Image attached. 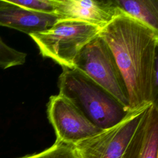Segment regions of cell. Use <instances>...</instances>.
Returning <instances> with one entry per match:
<instances>
[{"mask_svg":"<svg viewBox=\"0 0 158 158\" xmlns=\"http://www.w3.org/2000/svg\"><path fill=\"white\" fill-rule=\"evenodd\" d=\"M73 67L105 88L128 109V94L124 79L111 49L99 34L79 52Z\"/></svg>","mask_w":158,"mask_h":158,"instance_id":"obj_4","label":"cell"},{"mask_svg":"<svg viewBox=\"0 0 158 158\" xmlns=\"http://www.w3.org/2000/svg\"><path fill=\"white\" fill-rule=\"evenodd\" d=\"M99 35L111 49L134 111L157 102L158 30L120 12Z\"/></svg>","mask_w":158,"mask_h":158,"instance_id":"obj_1","label":"cell"},{"mask_svg":"<svg viewBox=\"0 0 158 158\" xmlns=\"http://www.w3.org/2000/svg\"><path fill=\"white\" fill-rule=\"evenodd\" d=\"M100 28L77 20H58L49 29L29 35L41 56L62 67H73V62L81 49L95 36Z\"/></svg>","mask_w":158,"mask_h":158,"instance_id":"obj_3","label":"cell"},{"mask_svg":"<svg viewBox=\"0 0 158 158\" xmlns=\"http://www.w3.org/2000/svg\"><path fill=\"white\" fill-rule=\"evenodd\" d=\"M54 14L58 20H77L104 27L121 10L114 0H54Z\"/></svg>","mask_w":158,"mask_h":158,"instance_id":"obj_7","label":"cell"},{"mask_svg":"<svg viewBox=\"0 0 158 158\" xmlns=\"http://www.w3.org/2000/svg\"><path fill=\"white\" fill-rule=\"evenodd\" d=\"M27 54L15 49L6 43L0 37V68L7 69L12 67L22 65L26 61Z\"/></svg>","mask_w":158,"mask_h":158,"instance_id":"obj_12","label":"cell"},{"mask_svg":"<svg viewBox=\"0 0 158 158\" xmlns=\"http://www.w3.org/2000/svg\"><path fill=\"white\" fill-rule=\"evenodd\" d=\"M22 7L41 13L54 14L55 6L54 0H9Z\"/></svg>","mask_w":158,"mask_h":158,"instance_id":"obj_13","label":"cell"},{"mask_svg":"<svg viewBox=\"0 0 158 158\" xmlns=\"http://www.w3.org/2000/svg\"><path fill=\"white\" fill-rule=\"evenodd\" d=\"M58 86L59 94L101 130L114 126L130 112L108 91L75 67H62Z\"/></svg>","mask_w":158,"mask_h":158,"instance_id":"obj_2","label":"cell"},{"mask_svg":"<svg viewBox=\"0 0 158 158\" xmlns=\"http://www.w3.org/2000/svg\"><path fill=\"white\" fill-rule=\"evenodd\" d=\"M17 158H81L74 144L56 139L49 148L38 153Z\"/></svg>","mask_w":158,"mask_h":158,"instance_id":"obj_11","label":"cell"},{"mask_svg":"<svg viewBox=\"0 0 158 158\" xmlns=\"http://www.w3.org/2000/svg\"><path fill=\"white\" fill-rule=\"evenodd\" d=\"M120 158H158L157 102L148 105Z\"/></svg>","mask_w":158,"mask_h":158,"instance_id":"obj_8","label":"cell"},{"mask_svg":"<svg viewBox=\"0 0 158 158\" xmlns=\"http://www.w3.org/2000/svg\"><path fill=\"white\" fill-rule=\"evenodd\" d=\"M47 115L56 139L75 144L101 131L67 98L58 94L50 97Z\"/></svg>","mask_w":158,"mask_h":158,"instance_id":"obj_6","label":"cell"},{"mask_svg":"<svg viewBox=\"0 0 158 158\" xmlns=\"http://www.w3.org/2000/svg\"><path fill=\"white\" fill-rule=\"evenodd\" d=\"M148 106L130 112L114 126L75 143L81 157L120 158Z\"/></svg>","mask_w":158,"mask_h":158,"instance_id":"obj_5","label":"cell"},{"mask_svg":"<svg viewBox=\"0 0 158 158\" xmlns=\"http://www.w3.org/2000/svg\"><path fill=\"white\" fill-rule=\"evenodd\" d=\"M57 20L54 14L35 12L9 0H0V27L12 28L29 35L49 29Z\"/></svg>","mask_w":158,"mask_h":158,"instance_id":"obj_9","label":"cell"},{"mask_svg":"<svg viewBox=\"0 0 158 158\" xmlns=\"http://www.w3.org/2000/svg\"><path fill=\"white\" fill-rule=\"evenodd\" d=\"M114 2L122 12L158 30L157 0H114Z\"/></svg>","mask_w":158,"mask_h":158,"instance_id":"obj_10","label":"cell"}]
</instances>
